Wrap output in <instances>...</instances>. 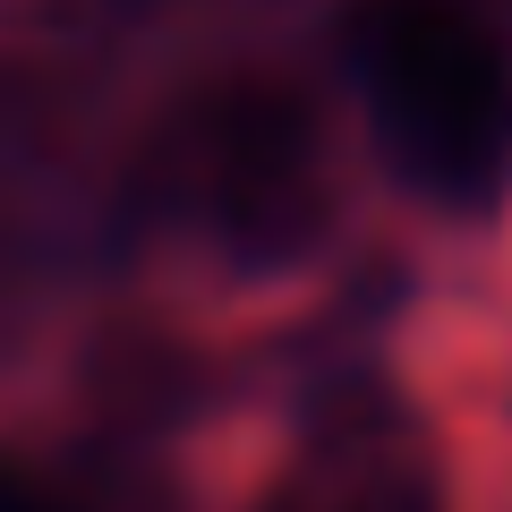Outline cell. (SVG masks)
Here are the masks:
<instances>
[{
	"label": "cell",
	"instance_id": "obj_1",
	"mask_svg": "<svg viewBox=\"0 0 512 512\" xmlns=\"http://www.w3.org/2000/svg\"><path fill=\"white\" fill-rule=\"evenodd\" d=\"M350 69L384 154L436 205H487L512 171V43L478 0H350Z\"/></svg>",
	"mask_w": 512,
	"mask_h": 512
},
{
	"label": "cell",
	"instance_id": "obj_2",
	"mask_svg": "<svg viewBox=\"0 0 512 512\" xmlns=\"http://www.w3.org/2000/svg\"><path fill=\"white\" fill-rule=\"evenodd\" d=\"M154 180L171 205L205 222L248 274H274L325 239L333 180H325V137L316 103L282 77H231L205 86L154 146Z\"/></svg>",
	"mask_w": 512,
	"mask_h": 512
},
{
	"label": "cell",
	"instance_id": "obj_3",
	"mask_svg": "<svg viewBox=\"0 0 512 512\" xmlns=\"http://www.w3.org/2000/svg\"><path fill=\"white\" fill-rule=\"evenodd\" d=\"M86 393H94V410L120 419V427H163V419H188V410H197L205 359L171 325H111L103 342L86 350Z\"/></svg>",
	"mask_w": 512,
	"mask_h": 512
},
{
	"label": "cell",
	"instance_id": "obj_4",
	"mask_svg": "<svg viewBox=\"0 0 512 512\" xmlns=\"http://www.w3.org/2000/svg\"><path fill=\"white\" fill-rule=\"evenodd\" d=\"M69 504L77 512H171V487L154 470H137V461H94L69 487Z\"/></svg>",
	"mask_w": 512,
	"mask_h": 512
},
{
	"label": "cell",
	"instance_id": "obj_5",
	"mask_svg": "<svg viewBox=\"0 0 512 512\" xmlns=\"http://www.w3.org/2000/svg\"><path fill=\"white\" fill-rule=\"evenodd\" d=\"M325 512H444V495H436L427 470H367V478H350Z\"/></svg>",
	"mask_w": 512,
	"mask_h": 512
},
{
	"label": "cell",
	"instance_id": "obj_6",
	"mask_svg": "<svg viewBox=\"0 0 512 512\" xmlns=\"http://www.w3.org/2000/svg\"><path fill=\"white\" fill-rule=\"evenodd\" d=\"M0 512H77V504L52 470H35L26 453H0Z\"/></svg>",
	"mask_w": 512,
	"mask_h": 512
}]
</instances>
